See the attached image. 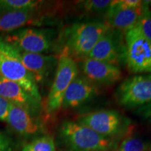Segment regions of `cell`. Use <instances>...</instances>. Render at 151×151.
Segmentation results:
<instances>
[{"label":"cell","mask_w":151,"mask_h":151,"mask_svg":"<svg viewBox=\"0 0 151 151\" xmlns=\"http://www.w3.org/2000/svg\"><path fill=\"white\" fill-rule=\"evenodd\" d=\"M58 139L67 151H106L114 145L112 138L99 134L87 126L71 120L62 122Z\"/></svg>","instance_id":"obj_1"},{"label":"cell","mask_w":151,"mask_h":151,"mask_svg":"<svg viewBox=\"0 0 151 151\" xmlns=\"http://www.w3.org/2000/svg\"><path fill=\"white\" fill-rule=\"evenodd\" d=\"M110 27L105 21L74 23L65 30L63 50L73 59L83 60Z\"/></svg>","instance_id":"obj_2"},{"label":"cell","mask_w":151,"mask_h":151,"mask_svg":"<svg viewBox=\"0 0 151 151\" xmlns=\"http://www.w3.org/2000/svg\"><path fill=\"white\" fill-rule=\"evenodd\" d=\"M0 75L20 85L24 90L41 102L39 86L21 60L18 48L0 37Z\"/></svg>","instance_id":"obj_3"},{"label":"cell","mask_w":151,"mask_h":151,"mask_svg":"<svg viewBox=\"0 0 151 151\" xmlns=\"http://www.w3.org/2000/svg\"><path fill=\"white\" fill-rule=\"evenodd\" d=\"M79 69L76 60L62 49L52 86L47 97L46 112L51 114L62 108V100L68 87L78 75Z\"/></svg>","instance_id":"obj_4"},{"label":"cell","mask_w":151,"mask_h":151,"mask_svg":"<svg viewBox=\"0 0 151 151\" xmlns=\"http://www.w3.org/2000/svg\"><path fill=\"white\" fill-rule=\"evenodd\" d=\"M126 66L132 73H151V43L143 35L139 24L124 33Z\"/></svg>","instance_id":"obj_5"},{"label":"cell","mask_w":151,"mask_h":151,"mask_svg":"<svg viewBox=\"0 0 151 151\" xmlns=\"http://www.w3.org/2000/svg\"><path fill=\"white\" fill-rule=\"evenodd\" d=\"M1 37L20 51L41 54L51 50L55 39L51 29L30 27L20 28Z\"/></svg>","instance_id":"obj_6"},{"label":"cell","mask_w":151,"mask_h":151,"mask_svg":"<svg viewBox=\"0 0 151 151\" xmlns=\"http://www.w3.org/2000/svg\"><path fill=\"white\" fill-rule=\"evenodd\" d=\"M119 104L128 109L139 108L151 103V73L125 79L116 92Z\"/></svg>","instance_id":"obj_7"},{"label":"cell","mask_w":151,"mask_h":151,"mask_svg":"<svg viewBox=\"0 0 151 151\" xmlns=\"http://www.w3.org/2000/svg\"><path fill=\"white\" fill-rule=\"evenodd\" d=\"M88 58L106 62L117 67L126 65L124 34L110 27L100 38Z\"/></svg>","instance_id":"obj_8"},{"label":"cell","mask_w":151,"mask_h":151,"mask_svg":"<svg viewBox=\"0 0 151 151\" xmlns=\"http://www.w3.org/2000/svg\"><path fill=\"white\" fill-rule=\"evenodd\" d=\"M76 122L99 134L110 138L119 134L126 125L124 117L113 110H100L83 113L78 116Z\"/></svg>","instance_id":"obj_9"},{"label":"cell","mask_w":151,"mask_h":151,"mask_svg":"<svg viewBox=\"0 0 151 151\" xmlns=\"http://www.w3.org/2000/svg\"><path fill=\"white\" fill-rule=\"evenodd\" d=\"M0 96L12 104L39 117L42 111L41 101L36 99L20 85L0 76Z\"/></svg>","instance_id":"obj_10"},{"label":"cell","mask_w":151,"mask_h":151,"mask_svg":"<svg viewBox=\"0 0 151 151\" xmlns=\"http://www.w3.org/2000/svg\"><path fill=\"white\" fill-rule=\"evenodd\" d=\"M19 51L22 63L38 86L46 83L50 76L55 73L58 63V58L56 56Z\"/></svg>","instance_id":"obj_11"},{"label":"cell","mask_w":151,"mask_h":151,"mask_svg":"<svg viewBox=\"0 0 151 151\" xmlns=\"http://www.w3.org/2000/svg\"><path fill=\"white\" fill-rule=\"evenodd\" d=\"M81 71L86 77L96 86H111L121 80L122 74L119 67L86 58L82 60Z\"/></svg>","instance_id":"obj_12"},{"label":"cell","mask_w":151,"mask_h":151,"mask_svg":"<svg viewBox=\"0 0 151 151\" xmlns=\"http://www.w3.org/2000/svg\"><path fill=\"white\" fill-rule=\"evenodd\" d=\"M7 122L18 134L25 137L44 135L45 126L39 117L10 103Z\"/></svg>","instance_id":"obj_13"},{"label":"cell","mask_w":151,"mask_h":151,"mask_svg":"<svg viewBox=\"0 0 151 151\" xmlns=\"http://www.w3.org/2000/svg\"><path fill=\"white\" fill-rule=\"evenodd\" d=\"M99 93L98 86L83 76L78 75L66 90L62 108L73 109L88 103Z\"/></svg>","instance_id":"obj_14"},{"label":"cell","mask_w":151,"mask_h":151,"mask_svg":"<svg viewBox=\"0 0 151 151\" xmlns=\"http://www.w3.org/2000/svg\"><path fill=\"white\" fill-rule=\"evenodd\" d=\"M144 4L139 8L125 9L120 7L118 4V1H113L105 14V22L111 28L124 34L138 25L142 16Z\"/></svg>","instance_id":"obj_15"},{"label":"cell","mask_w":151,"mask_h":151,"mask_svg":"<svg viewBox=\"0 0 151 151\" xmlns=\"http://www.w3.org/2000/svg\"><path fill=\"white\" fill-rule=\"evenodd\" d=\"M37 10H21L0 14V32L9 33L39 21Z\"/></svg>","instance_id":"obj_16"},{"label":"cell","mask_w":151,"mask_h":151,"mask_svg":"<svg viewBox=\"0 0 151 151\" xmlns=\"http://www.w3.org/2000/svg\"><path fill=\"white\" fill-rule=\"evenodd\" d=\"M43 2L35 0H0V14L14 11H37Z\"/></svg>","instance_id":"obj_17"},{"label":"cell","mask_w":151,"mask_h":151,"mask_svg":"<svg viewBox=\"0 0 151 151\" xmlns=\"http://www.w3.org/2000/svg\"><path fill=\"white\" fill-rule=\"evenodd\" d=\"M21 151H56L55 143L50 136L41 135L27 143Z\"/></svg>","instance_id":"obj_18"},{"label":"cell","mask_w":151,"mask_h":151,"mask_svg":"<svg viewBox=\"0 0 151 151\" xmlns=\"http://www.w3.org/2000/svg\"><path fill=\"white\" fill-rule=\"evenodd\" d=\"M111 0H88L80 1V9L86 14H106L112 4Z\"/></svg>","instance_id":"obj_19"},{"label":"cell","mask_w":151,"mask_h":151,"mask_svg":"<svg viewBox=\"0 0 151 151\" xmlns=\"http://www.w3.org/2000/svg\"><path fill=\"white\" fill-rule=\"evenodd\" d=\"M148 143L134 136H129L124 139L117 151H147Z\"/></svg>","instance_id":"obj_20"},{"label":"cell","mask_w":151,"mask_h":151,"mask_svg":"<svg viewBox=\"0 0 151 151\" xmlns=\"http://www.w3.org/2000/svg\"><path fill=\"white\" fill-rule=\"evenodd\" d=\"M139 26L143 35L151 43V9L148 1H145L143 14L139 20Z\"/></svg>","instance_id":"obj_21"},{"label":"cell","mask_w":151,"mask_h":151,"mask_svg":"<svg viewBox=\"0 0 151 151\" xmlns=\"http://www.w3.org/2000/svg\"><path fill=\"white\" fill-rule=\"evenodd\" d=\"M10 103L0 96V121L6 122Z\"/></svg>","instance_id":"obj_22"},{"label":"cell","mask_w":151,"mask_h":151,"mask_svg":"<svg viewBox=\"0 0 151 151\" xmlns=\"http://www.w3.org/2000/svg\"><path fill=\"white\" fill-rule=\"evenodd\" d=\"M137 113L151 124V103L139 107Z\"/></svg>","instance_id":"obj_23"},{"label":"cell","mask_w":151,"mask_h":151,"mask_svg":"<svg viewBox=\"0 0 151 151\" xmlns=\"http://www.w3.org/2000/svg\"><path fill=\"white\" fill-rule=\"evenodd\" d=\"M11 139L0 130V151H9L11 149Z\"/></svg>","instance_id":"obj_24"},{"label":"cell","mask_w":151,"mask_h":151,"mask_svg":"<svg viewBox=\"0 0 151 151\" xmlns=\"http://www.w3.org/2000/svg\"><path fill=\"white\" fill-rule=\"evenodd\" d=\"M148 2L149 6H151V1H148Z\"/></svg>","instance_id":"obj_25"},{"label":"cell","mask_w":151,"mask_h":151,"mask_svg":"<svg viewBox=\"0 0 151 151\" xmlns=\"http://www.w3.org/2000/svg\"><path fill=\"white\" fill-rule=\"evenodd\" d=\"M150 151H151V150H150Z\"/></svg>","instance_id":"obj_26"},{"label":"cell","mask_w":151,"mask_h":151,"mask_svg":"<svg viewBox=\"0 0 151 151\" xmlns=\"http://www.w3.org/2000/svg\"><path fill=\"white\" fill-rule=\"evenodd\" d=\"M0 76H1V75H0Z\"/></svg>","instance_id":"obj_27"}]
</instances>
